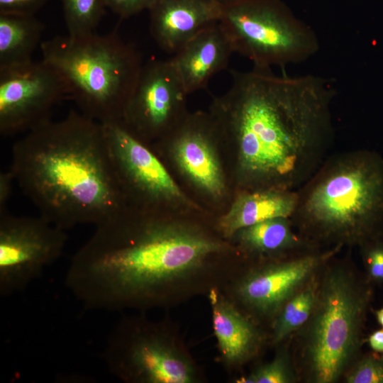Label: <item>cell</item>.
I'll return each mask as SVG.
<instances>
[{
	"label": "cell",
	"instance_id": "1",
	"mask_svg": "<svg viewBox=\"0 0 383 383\" xmlns=\"http://www.w3.org/2000/svg\"><path fill=\"white\" fill-rule=\"evenodd\" d=\"M226 246L203 233L126 208L96 226L74 255L65 284L87 309L168 307L218 287L210 260Z\"/></svg>",
	"mask_w": 383,
	"mask_h": 383
},
{
	"label": "cell",
	"instance_id": "2",
	"mask_svg": "<svg viewBox=\"0 0 383 383\" xmlns=\"http://www.w3.org/2000/svg\"><path fill=\"white\" fill-rule=\"evenodd\" d=\"M231 74L215 107L236 141L245 182L252 190H297L333 140V86L321 77L277 75L269 67Z\"/></svg>",
	"mask_w": 383,
	"mask_h": 383
},
{
	"label": "cell",
	"instance_id": "3",
	"mask_svg": "<svg viewBox=\"0 0 383 383\" xmlns=\"http://www.w3.org/2000/svg\"><path fill=\"white\" fill-rule=\"evenodd\" d=\"M10 170L40 215L65 231L126 208L102 124L80 111L26 133L13 145Z\"/></svg>",
	"mask_w": 383,
	"mask_h": 383
},
{
	"label": "cell",
	"instance_id": "4",
	"mask_svg": "<svg viewBox=\"0 0 383 383\" xmlns=\"http://www.w3.org/2000/svg\"><path fill=\"white\" fill-rule=\"evenodd\" d=\"M291 220L311 245H359L383 233V159L365 150L327 157L296 190Z\"/></svg>",
	"mask_w": 383,
	"mask_h": 383
},
{
	"label": "cell",
	"instance_id": "5",
	"mask_svg": "<svg viewBox=\"0 0 383 383\" xmlns=\"http://www.w3.org/2000/svg\"><path fill=\"white\" fill-rule=\"evenodd\" d=\"M40 48L42 60L62 74L82 114L101 123L122 119L143 67L133 44L114 33L94 32L56 36Z\"/></svg>",
	"mask_w": 383,
	"mask_h": 383
},
{
	"label": "cell",
	"instance_id": "6",
	"mask_svg": "<svg viewBox=\"0 0 383 383\" xmlns=\"http://www.w3.org/2000/svg\"><path fill=\"white\" fill-rule=\"evenodd\" d=\"M370 297V289L345 267H333L325 275L306 343L315 382H334L344 372L358 348Z\"/></svg>",
	"mask_w": 383,
	"mask_h": 383
},
{
	"label": "cell",
	"instance_id": "7",
	"mask_svg": "<svg viewBox=\"0 0 383 383\" xmlns=\"http://www.w3.org/2000/svg\"><path fill=\"white\" fill-rule=\"evenodd\" d=\"M219 23L234 52L254 67H284L319 50L316 33L282 0H228L222 4Z\"/></svg>",
	"mask_w": 383,
	"mask_h": 383
},
{
	"label": "cell",
	"instance_id": "8",
	"mask_svg": "<svg viewBox=\"0 0 383 383\" xmlns=\"http://www.w3.org/2000/svg\"><path fill=\"white\" fill-rule=\"evenodd\" d=\"M102 357L111 373L129 383H193L194 363L167 323L144 315L123 317L107 340Z\"/></svg>",
	"mask_w": 383,
	"mask_h": 383
},
{
	"label": "cell",
	"instance_id": "9",
	"mask_svg": "<svg viewBox=\"0 0 383 383\" xmlns=\"http://www.w3.org/2000/svg\"><path fill=\"white\" fill-rule=\"evenodd\" d=\"M65 230L41 216L0 213V295L26 289L62 255Z\"/></svg>",
	"mask_w": 383,
	"mask_h": 383
},
{
	"label": "cell",
	"instance_id": "10",
	"mask_svg": "<svg viewBox=\"0 0 383 383\" xmlns=\"http://www.w3.org/2000/svg\"><path fill=\"white\" fill-rule=\"evenodd\" d=\"M70 98L62 74L49 63L28 62L0 70V133H27L50 120L53 108Z\"/></svg>",
	"mask_w": 383,
	"mask_h": 383
},
{
	"label": "cell",
	"instance_id": "11",
	"mask_svg": "<svg viewBox=\"0 0 383 383\" xmlns=\"http://www.w3.org/2000/svg\"><path fill=\"white\" fill-rule=\"evenodd\" d=\"M101 124L126 201L132 196L143 204L154 205L184 199L161 161L121 119Z\"/></svg>",
	"mask_w": 383,
	"mask_h": 383
},
{
	"label": "cell",
	"instance_id": "12",
	"mask_svg": "<svg viewBox=\"0 0 383 383\" xmlns=\"http://www.w3.org/2000/svg\"><path fill=\"white\" fill-rule=\"evenodd\" d=\"M187 95L170 60L150 61L142 68L121 120L145 142L169 130Z\"/></svg>",
	"mask_w": 383,
	"mask_h": 383
},
{
	"label": "cell",
	"instance_id": "13",
	"mask_svg": "<svg viewBox=\"0 0 383 383\" xmlns=\"http://www.w3.org/2000/svg\"><path fill=\"white\" fill-rule=\"evenodd\" d=\"M340 248L334 247L323 252L307 248L282 261L255 268L237 280L235 296L253 313L272 316Z\"/></svg>",
	"mask_w": 383,
	"mask_h": 383
},
{
	"label": "cell",
	"instance_id": "14",
	"mask_svg": "<svg viewBox=\"0 0 383 383\" xmlns=\"http://www.w3.org/2000/svg\"><path fill=\"white\" fill-rule=\"evenodd\" d=\"M222 4L215 0H155L149 9L150 31L162 50L177 52L219 21Z\"/></svg>",
	"mask_w": 383,
	"mask_h": 383
},
{
	"label": "cell",
	"instance_id": "15",
	"mask_svg": "<svg viewBox=\"0 0 383 383\" xmlns=\"http://www.w3.org/2000/svg\"><path fill=\"white\" fill-rule=\"evenodd\" d=\"M234 52L219 21L204 29L170 59L187 94L204 89L210 79L225 70Z\"/></svg>",
	"mask_w": 383,
	"mask_h": 383
},
{
	"label": "cell",
	"instance_id": "16",
	"mask_svg": "<svg viewBox=\"0 0 383 383\" xmlns=\"http://www.w3.org/2000/svg\"><path fill=\"white\" fill-rule=\"evenodd\" d=\"M211 126L201 118L187 121L172 140L175 160L192 182L213 196H221L224 182L211 145Z\"/></svg>",
	"mask_w": 383,
	"mask_h": 383
},
{
	"label": "cell",
	"instance_id": "17",
	"mask_svg": "<svg viewBox=\"0 0 383 383\" xmlns=\"http://www.w3.org/2000/svg\"><path fill=\"white\" fill-rule=\"evenodd\" d=\"M211 307L212 323L222 361L228 367H237L257 352L260 335L258 330L218 287L208 293Z\"/></svg>",
	"mask_w": 383,
	"mask_h": 383
},
{
	"label": "cell",
	"instance_id": "18",
	"mask_svg": "<svg viewBox=\"0 0 383 383\" xmlns=\"http://www.w3.org/2000/svg\"><path fill=\"white\" fill-rule=\"evenodd\" d=\"M296 190L275 189L245 191L218 223L226 237L257 223L277 218H291L297 203Z\"/></svg>",
	"mask_w": 383,
	"mask_h": 383
},
{
	"label": "cell",
	"instance_id": "19",
	"mask_svg": "<svg viewBox=\"0 0 383 383\" xmlns=\"http://www.w3.org/2000/svg\"><path fill=\"white\" fill-rule=\"evenodd\" d=\"M294 227L290 218H277L245 227L236 233L244 249L257 255L287 256L313 248Z\"/></svg>",
	"mask_w": 383,
	"mask_h": 383
},
{
	"label": "cell",
	"instance_id": "20",
	"mask_svg": "<svg viewBox=\"0 0 383 383\" xmlns=\"http://www.w3.org/2000/svg\"><path fill=\"white\" fill-rule=\"evenodd\" d=\"M43 31L34 15L0 13V70L33 60Z\"/></svg>",
	"mask_w": 383,
	"mask_h": 383
},
{
	"label": "cell",
	"instance_id": "21",
	"mask_svg": "<svg viewBox=\"0 0 383 383\" xmlns=\"http://www.w3.org/2000/svg\"><path fill=\"white\" fill-rule=\"evenodd\" d=\"M317 292L313 287L292 296L280 310L274 324L272 340L279 343L304 325L313 313Z\"/></svg>",
	"mask_w": 383,
	"mask_h": 383
},
{
	"label": "cell",
	"instance_id": "22",
	"mask_svg": "<svg viewBox=\"0 0 383 383\" xmlns=\"http://www.w3.org/2000/svg\"><path fill=\"white\" fill-rule=\"evenodd\" d=\"M65 21L70 35L94 32L107 8L105 0H61Z\"/></svg>",
	"mask_w": 383,
	"mask_h": 383
},
{
	"label": "cell",
	"instance_id": "23",
	"mask_svg": "<svg viewBox=\"0 0 383 383\" xmlns=\"http://www.w3.org/2000/svg\"><path fill=\"white\" fill-rule=\"evenodd\" d=\"M292 380V374L287 358L277 355L272 362L260 365L251 374L237 379L239 383H287Z\"/></svg>",
	"mask_w": 383,
	"mask_h": 383
},
{
	"label": "cell",
	"instance_id": "24",
	"mask_svg": "<svg viewBox=\"0 0 383 383\" xmlns=\"http://www.w3.org/2000/svg\"><path fill=\"white\" fill-rule=\"evenodd\" d=\"M345 379L348 383H383V354L374 352L363 357Z\"/></svg>",
	"mask_w": 383,
	"mask_h": 383
},
{
	"label": "cell",
	"instance_id": "25",
	"mask_svg": "<svg viewBox=\"0 0 383 383\" xmlns=\"http://www.w3.org/2000/svg\"><path fill=\"white\" fill-rule=\"evenodd\" d=\"M360 247L368 280L383 283V241L381 238L371 239Z\"/></svg>",
	"mask_w": 383,
	"mask_h": 383
},
{
	"label": "cell",
	"instance_id": "26",
	"mask_svg": "<svg viewBox=\"0 0 383 383\" xmlns=\"http://www.w3.org/2000/svg\"><path fill=\"white\" fill-rule=\"evenodd\" d=\"M155 0H105L106 7L121 18L132 16L145 9L149 10Z\"/></svg>",
	"mask_w": 383,
	"mask_h": 383
},
{
	"label": "cell",
	"instance_id": "27",
	"mask_svg": "<svg viewBox=\"0 0 383 383\" xmlns=\"http://www.w3.org/2000/svg\"><path fill=\"white\" fill-rule=\"evenodd\" d=\"M48 0H0V13L35 15Z\"/></svg>",
	"mask_w": 383,
	"mask_h": 383
},
{
	"label": "cell",
	"instance_id": "28",
	"mask_svg": "<svg viewBox=\"0 0 383 383\" xmlns=\"http://www.w3.org/2000/svg\"><path fill=\"white\" fill-rule=\"evenodd\" d=\"M14 176L11 170L0 174V213L7 211V204L11 196Z\"/></svg>",
	"mask_w": 383,
	"mask_h": 383
},
{
	"label": "cell",
	"instance_id": "29",
	"mask_svg": "<svg viewBox=\"0 0 383 383\" xmlns=\"http://www.w3.org/2000/svg\"><path fill=\"white\" fill-rule=\"evenodd\" d=\"M367 343L373 352L383 354V328L372 332L367 338Z\"/></svg>",
	"mask_w": 383,
	"mask_h": 383
},
{
	"label": "cell",
	"instance_id": "30",
	"mask_svg": "<svg viewBox=\"0 0 383 383\" xmlns=\"http://www.w3.org/2000/svg\"><path fill=\"white\" fill-rule=\"evenodd\" d=\"M374 312L378 324L383 328V307L375 310Z\"/></svg>",
	"mask_w": 383,
	"mask_h": 383
},
{
	"label": "cell",
	"instance_id": "31",
	"mask_svg": "<svg viewBox=\"0 0 383 383\" xmlns=\"http://www.w3.org/2000/svg\"><path fill=\"white\" fill-rule=\"evenodd\" d=\"M215 1H217L220 2L221 4H223V3H225L226 1H227L228 0H215Z\"/></svg>",
	"mask_w": 383,
	"mask_h": 383
}]
</instances>
